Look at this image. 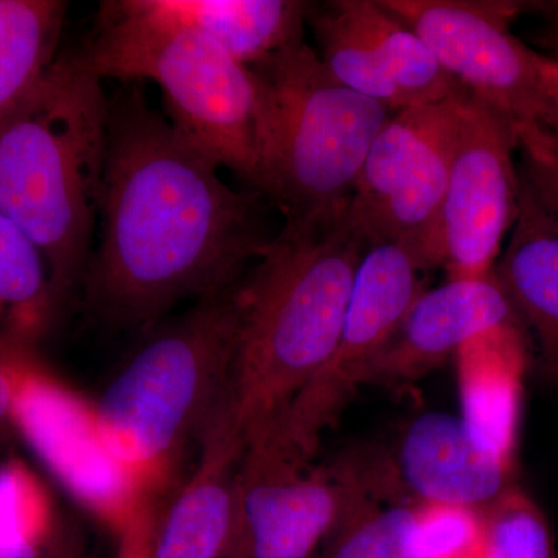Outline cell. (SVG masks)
I'll list each match as a JSON object with an SVG mask.
<instances>
[{"instance_id":"obj_13","label":"cell","mask_w":558,"mask_h":558,"mask_svg":"<svg viewBox=\"0 0 558 558\" xmlns=\"http://www.w3.org/2000/svg\"><path fill=\"white\" fill-rule=\"evenodd\" d=\"M508 293L494 271L476 279H449L421 293L395 337L366 371L363 384L400 385L425 376L475 337L519 325Z\"/></svg>"},{"instance_id":"obj_16","label":"cell","mask_w":558,"mask_h":558,"mask_svg":"<svg viewBox=\"0 0 558 558\" xmlns=\"http://www.w3.org/2000/svg\"><path fill=\"white\" fill-rule=\"evenodd\" d=\"M454 357L461 418L470 436L481 449L513 465L526 368L520 326L475 337Z\"/></svg>"},{"instance_id":"obj_11","label":"cell","mask_w":558,"mask_h":558,"mask_svg":"<svg viewBox=\"0 0 558 558\" xmlns=\"http://www.w3.org/2000/svg\"><path fill=\"white\" fill-rule=\"evenodd\" d=\"M424 39L447 73L513 132L538 124L537 51L512 31L519 5L476 0H380Z\"/></svg>"},{"instance_id":"obj_27","label":"cell","mask_w":558,"mask_h":558,"mask_svg":"<svg viewBox=\"0 0 558 558\" xmlns=\"http://www.w3.org/2000/svg\"><path fill=\"white\" fill-rule=\"evenodd\" d=\"M517 149L521 156V185L558 223V140L532 124L517 131Z\"/></svg>"},{"instance_id":"obj_26","label":"cell","mask_w":558,"mask_h":558,"mask_svg":"<svg viewBox=\"0 0 558 558\" xmlns=\"http://www.w3.org/2000/svg\"><path fill=\"white\" fill-rule=\"evenodd\" d=\"M51 520L32 476L21 465H0V542L11 549L39 546Z\"/></svg>"},{"instance_id":"obj_28","label":"cell","mask_w":558,"mask_h":558,"mask_svg":"<svg viewBox=\"0 0 558 558\" xmlns=\"http://www.w3.org/2000/svg\"><path fill=\"white\" fill-rule=\"evenodd\" d=\"M21 363L22 347L0 344V449L17 432L16 400Z\"/></svg>"},{"instance_id":"obj_7","label":"cell","mask_w":558,"mask_h":558,"mask_svg":"<svg viewBox=\"0 0 558 558\" xmlns=\"http://www.w3.org/2000/svg\"><path fill=\"white\" fill-rule=\"evenodd\" d=\"M411 106L389 117L363 161L347 218L366 242L413 245L436 266V236L459 121V100Z\"/></svg>"},{"instance_id":"obj_33","label":"cell","mask_w":558,"mask_h":558,"mask_svg":"<svg viewBox=\"0 0 558 558\" xmlns=\"http://www.w3.org/2000/svg\"><path fill=\"white\" fill-rule=\"evenodd\" d=\"M220 558H252L250 556L247 537H245L244 527H242V521L236 535L231 539L229 548L226 549V553Z\"/></svg>"},{"instance_id":"obj_6","label":"cell","mask_w":558,"mask_h":558,"mask_svg":"<svg viewBox=\"0 0 558 558\" xmlns=\"http://www.w3.org/2000/svg\"><path fill=\"white\" fill-rule=\"evenodd\" d=\"M75 54L98 78L156 83L179 134L255 186V81L218 44L112 0L101 2L97 31Z\"/></svg>"},{"instance_id":"obj_31","label":"cell","mask_w":558,"mask_h":558,"mask_svg":"<svg viewBox=\"0 0 558 558\" xmlns=\"http://www.w3.org/2000/svg\"><path fill=\"white\" fill-rule=\"evenodd\" d=\"M84 538L72 521L53 519L40 539L38 558H83Z\"/></svg>"},{"instance_id":"obj_15","label":"cell","mask_w":558,"mask_h":558,"mask_svg":"<svg viewBox=\"0 0 558 558\" xmlns=\"http://www.w3.org/2000/svg\"><path fill=\"white\" fill-rule=\"evenodd\" d=\"M398 469L416 502L483 510L513 487V465L481 449L461 416L440 411L411 422Z\"/></svg>"},{"instance_id":"obj_10","label":"cell","mask_w":558,"mask_h":558,"mask_svg":"<svg viewBox=\"0 0 558 558\" xmlns=\"http://www.w3.org/2000/svg\"><path fill=\"white\" fill-rule=\"evenodd\" d=\"M515 149L512 128L465 89L436 236V266L449 279L484 278L494 271L519 215Z\"/></svg>"},{"instance_id":"obj_32","label":"cell","mask_w":558,"mask_h":558,"mask_svg":"<svg viewBox=\"0 0 558 558\" xmlns=\"http://www.w3.org/2000/svg\"><path fill=\"white\" fill-rule=\"evenodd\" d=\"M545 27H543V43L550 50L549 54L558 57V3L557 5H546Z\"/></svg>"},{"instance_id":"obj_9","label":"cell","mask_w":558,"mask_h":558,"mask_svg":"<svg viewBox=\"0 0 558 558\" xmlns=\"http://www.w3.org/2000/svg\"><path fill=\"white\" fill-rule=\"evenodd\" d=\"M424 270L427 267L417 250L405 242H377L366 247L332 357L275 424L281 439L301 458L314 457L322 433L336 421L395 337L422 293Z\"/></svg>"},{"instance_id":"obj_2","label":"cell","mask_w":558,"mask_h":558,"mask_svg":"<svg viewBox=\"0 0 558 558\" xmlns=\"http://www.w3.org/2000/svg\"><path fill=\"white\" fill-rule=\"evenodd\" d=\"M347 209L286 222L240 284L231 411L244 439L278 422L336 351L368 247Z\"/></svg>"},{"instance_id":"obj_21","label":"cell","mask_w":558,"mask_h":558,"mask_svg":"<svg viewBox=\"0 0 558 558\" xmlns=\"http://www.w3.org/2000/svg\"><path fill=\"white\" fill-rule=\"evenodd\" d=\"M57 311L46 258L0 213V344L22 347L46 328Z\"/></svg>"},{"instance_id":"obj_22","label":"cell","mask_w":558,"mask_h":558,"mask_svg":"<svg viewBox=\"0 0 558 558\" xmlns=\"http://www.w3.org/2000/svg\"><path fill=\"white\" fill-rule=\"evenodd\" d=\"M307 21L317 39L319 60L333 78L348 89L387 106L392 112L410 108L398 84L355 24L347 0L311 7Z\"/></svg>"},{"instance_id":"obj_8","label":"cell","mask_w":558,"mask_h":558,"mask_svg":"<svg viewBox=\"0 0 558 558\" xmlns=\"http://www.w3.org/2000/svg\"><path fill=\"white\" fill-rule=\"evenodd\" d=\"M374 494L373 481L357 465L314 468L279 438L274 424L245 438L238 501L252 558H314Z\"/></svg>"},{"instance_id":"obj_30","label":"cell","mask_w":558,"mask_h":558,"mask_svg":"<svg viewBox=\"0 0 558 558\" xmlns=\"http://www.w3.org/2000/svg\"><path fill=\"white\" fill-rule=\"evenodd\" d=\"M157 517H159V506H157V499L153 498L120 532L119 546L113 558H148Z\"/></svg>"},{"instance_id":"obj_20","label":"cell","mask_w":558,"mask_h":558,"mask_svg":"<svg viewBox=\"0 0 558 558\" xmlns=\"http://www.w3.org/2000/svg\"><path fill=\"white\" fill-rule=\"evenodd\" d=\"M347 3L355 24L410 108L449 100L465 89L442 69L424 39L385 9L380 0H347Z\"/></svg>"},{"instance_id":"obj_24","label":"cell","mask_w":558,"mask_h":558,"mask_svg":"<svg viewBox=\"0 0 558 558\" xmlns=\"http://www.w3.org/2000/svg\"><path fill=\"white\" fill-rule=\"evenodd\" d=\"M480 512L483 558H556L546 517L519 487H510Z\"/></svg>"},{"instance_id":"obj_19","label":"cell","mask_w":558,"mask_h":558,"mask_svg":"<svg viewBox=\"0 0 558 558\" xmlns=\"http://www.w3.org/2000/svg\"><path fill=\"white\" fill-rule=\"evenodd\" d=\"M69 3L0 0V121L46 75L58 54Z\"/></svg>"},{"instance_id":"obj_23","label":"cell","mask_w":558,"mask_h":558,"mask_svg":"<svg viewBox=\"0 0 558 558\" xmlns=\"http://www.w3.org/2000/svg\"><path fill=\"white\" fill-rule=\"evenodd\" d=\"M416 506L368 499L333 531L314 558H418Z\"/></svg>"},{"instance_id":"obj_29","label":"cell","mask_w":558,"mask_h":558,"mask_svg":"<svg viewBox=\"0 0 558 558\" xmlns=\"http://www.w3.org/2000/svg\"><path fill=\"white\" fill-rule=\"evenodd\" d=\"M538 126L558 140V57L537 51Z\"/></svg>"},{"instance_id":"obj_3","label":"cell","mask_w":558,"mask_h":558,"mask_svg":"<svg viewBox=\"0 0 558 558\" xmlns=\"http://www.w3.org/2000/svg\"><path fill=\"white\" fill-rule=\"evenodd\" d=\"M75 53L60 54L0 121V213L43 253L57 310L86 277L106 157L109 100Z\"/></svg>"},{"instance_id":"obj_25","label":"cell","mask_w":558,"mask_h":558,"mask_svg":"<svg viewBox=\"0 0 558 558\" xmlns=\"http://www.w3.org/2000/svg\"><path fill=\"white\" fill-rule=\"evenodd\" d=\"M418 558H483L484 526L480 510L417 502Z\"/></svg>"},{"instance_id":"obj_1","label":"cell","mask_w":558,"mask_h":558,"mask_svg":"<svg viewBox=\"0 0 558 558\" xmlns=\"http://www.w3.org/2000/svg\"><path fill=\"white\" fill-rule=\"evenodd\" d=\"M218 170L137 86L109 100L100 231L83 281L95 314L142 328L179 301L236 288L270 240L255 197L230 189Z\"/></svg>"},{"instance_id":"obj_34","label":"cell","mask_w":558,"mask_h":558,"mask_svg":"<svg viewBox=\"0 0 558 558\" xmlns=\"http://www.w3.org/2000/svg\"><path fill=\"white\" fill-rule=\"evenodd\" d=\"M40 545V543H39ZM39 546H31V548L11 549L9 546L0 542V558H38Z\"/></svg>"},{"instance_id":"obj_12","label":"cell","mask_w":558,"mask_h":558,"mask_svg":"<svg viewBox=\"0 0 558 558\" xmlns=\"http://www.w3.org/2000/svg\"><path fill=\"white\" fill-rule=\"evenodd\" d=\"M17 432L81 505L120 534L156 498L108 449L94 407L21 363Z\"/></svg>"},{"instance_id":"obj_17","label":"cell","mask_w":558,"mask_h":558,"mask_svg":"<svg viewBox=\"0 0 558 558\" xmlns=\"http://www.w3.org/2000/svg\"><path fill=\"white\" fill-rule=\"evenodd\" d=\"M494 274L519 317L534 329L543 369L558 377V223L523 185L512 236Z\"/></svg>"},{"instance_id":"obj_4","label":"cell","mask_w":558,"mask_h":558,"mask_svg":"<svg viewBox=\"0 0 558 558\" xmlns=\"http://www.w3.org/2000/svg\"><path fill=\"white\" fill-rule=\"evenodd\" d=\"M240 319V284L197 301L156 330L92 405L108 449L156 497L231 400Z\"/></svg>"},{"instance_id":"obj_5","label":"cell","mask_w":558,"mask_h":558,"mask_svg":"<svg viewBox=\"0 0 558 558\" xmlns=\"http://www.w3.org/2000/svg\"><path fill=\"white\" fill-rule=\"evenodd\" d=\"M248 69L256 191L286 222L347 209L366 154L395 112L344 87L303 39Z\"/></svg>"},{"instance_id":"obj_14","label":"cell","mask_w":558,"mask_h":558,"mask_svg":"<svg viewBox=\"0 0 558 558\" xmlns=\"http://www.w3.org/2000/svg\"><path fill=\"white\" fill-rule=\"evenodd\" d=\"M199 444L197 469L170 508L159 510L148 558H220L240 529L238 472L245 439L231 400Z\"/></svg>"},{"instance_id":"obj_18","label":"cell","mask_w":558,"mask_h":558,"mask_svg":"<svg viewBox=\"0 0 558 558\" xmlns=\"http://www.w3.org/2000/svg\"><path fill=\"white\" fill-rule=\"evenodd\" d=\"M131 5L201 33L247 68L303 39L312 7L296 0H131Z\"/></svg>"}]
</instances>
